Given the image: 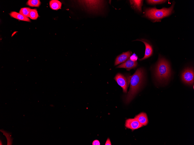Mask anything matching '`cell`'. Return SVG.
Returning a JSON list of instances; mask_svg holds the SVG:
<instances>
[{"instance_id":"6da1fadb","label":"cell","mask_w":194,"mask_h":145,"mask_svg":"<svg viewBox=\"0 0 194 145\" xmlns=\"http://www.w3.org/2000/svg\"><path fill=\"white\" fill-rule=\"evenodd\" d=\"M144 78V71L141 68L137 69L130 77V88L125 100L126 104L130 103L139 92L143 84Z\"/></svg>"},{"instance_id":"7a4b0ae2","label":"cell","mask_w":194,"mask_h":145,"mask_svg":"<svg viewBox=\"0 0 194 145\" xmlns=\"http://www.w3.org/2000/svg\"><path fill=\"white\" fill-rule=\"evenodd\" d=\"M155 71L156 77L159 81L166 80L171 76V71L169 64L167 61L162 58L159 59Z\"/></svg>"},{"instance_id":"3957f363","label":"cell","mask_w":194,"mask_h":145,"mask_svg":"<svg viewBox=\"0 0 194 145\" xmlns=\"http://www.w3.org/2000/svg\"><path fill=\"white\" fill-rule=\"evenodd\" d=\"M174 3L168 8H163L158 9L155 8L147 9L145 11V16L149 18L158 20L170 15L172 13Z\"/></svg>"},{"instance_id":"277c9868","label":"cell","mask_w":194,"mask_h":145,"mask_svg":"<svg viewBox=\"0 0 194 145\" xmlns=\"http://www.w3.org/2000/svg\"><path fill=\"white\" fill-rule=\"evenodd\" d=\"M114 79L117 84L122 88L123 92L127 93L130 78L126 77L121 74L118 73L116 75Z\"/></svg>"},{"instance_id":"5b68a950","label":"cell","mask_w":194,"mask_h":145,"mask_svg":"<svg viewBox=\"0 0 194 145\" xmlns=\"http://www.w3.org/2000/svg\"><path fill=\"white\" fill-rule=\"evenodd\" d=\"M182 79L185 83L189 85L193 84L194 82L193 69L191 68L185 69L182 74Z\"/></svg>"},{"instance_id":"8992f818","label":"cell","mask_w":194,"mask_h":145,"mask_svg":"<svg viewBox=\"0 0 194 145\" xmlns=\"http://www.w3.org/2000/svg\"><path fill=\"white\" fill-rule=\"evenodd\" d=\"M125 126L132 131L138 129L143 126L135 119H128L125 121Z\"/></svg>"},{"instance_id":"52a82bcc","label":"cell","mask_w":194,"mask_h":145,"mask_svg":"<svg viewBox=\"0 0 194 145\" xmlns=\"http://www.w3.org/2000/svg\"><path fill=\"white\" fill-rule=\"evenodd\" d=\"M136 41H139L142 42L145 44V51L144 56L143 57L139 59L141 60H144L149 57L152 54L153 49L152 47L150 44L147 41L143 39H137Z\"/></svg>"},{"instance_id":"ba28073f","label":"cell","mask_w":194,"mask_h":145,"mask_svg":"<svg viewBox=\"0 0 194 145\" xmlns=\"http://www.w3.org/2000/svg\"><path fill=\"white\" fill-rule=\"evenodd\" d=\"M87 6L91 10H97L101 6L103 1L100 0H85L83 1Z\"/></svg>"},{"instance_id":"9c48e42d","label":"cell","mask_w":194,"mask_h":145,"mask_svg":"<svg viewBox=\"0 0 194 145\" xmlns=\"http://www.w3.org/2000/svg\"><path fill=\"white\" fill-rule=\"evenodd\" d=\"M137 64V61H133L129 58L125 62L119 65L116 68H125L127 70L130 71L136 67Z\"/></svg>"},{"instance_id":"30bf717a","label":"cell","mask_w":194,"mask_h":145,"mask_svg":"<svg viewBox=\"0 0 194 145\" xmlns=\"http://www.w3.org/2000/svg\"><path fill=\"white\" fill-rule=\"evenodd\" d=\"M131 52L130 51L123 52L118 56L115 59L114 66L123 63L128 59L131 56Z\"/></svg>"},{"instance_id":"8fae6325","label":"cell","mask_w":194,"mask_h":145,"mask_svg":"<svg viewBox=\"0 0 194 145\" xmlns=\"http://www.w3.org/2000/svg\"><path fill=\"white\" fill-rule=\"evenodd\" d=\"M134 119L137 120L143 126H146L148 124V121L146 114L142 112L136 115Z\"/></svg>"},{"instance_id":"7c38bea8","label":"cell","mask_w":194,"mask_h":145,"mask_svg":"<svg viewBox=\"0 0 194 145\" xmlns=\"http://www.w3.org/2000/svg\"><path fill=\"white\" fill-rule=\"evenodd\" d=\"M10 15L12 17L20 20L28 22L30 21V20L28 18L24 16L19 13L12 12L10 13Z\"/></svg>"},{"instance_id":"4fadbf2b","label":"cell","mask_w":194,"mask_h":145,"mask_svg":"<svg viewBox=\"0 0 194 145\" xmlns=\"http://www.w3.org/2000/svg\"><path fill=\"white\" fill-rule=\"evenodd\" d=\"M49 5L51 9L56 10L61 8L62 3L58 0H52L50 1Z\"/></svg>"},{"instance_id":"5bb4252c","label":"cell","mask_w":194,"mask_h":145,"mask_svg":"<svg viewBox=\"0 0 194 145\" xmlns=\"http://www.w3.org/2000/svg\"><path fill=\"white\" fill-rule=\"evenodd\" d=\"M142 1V0H130V2L131 5H132L135 9L139 12H141Z\"/></svg>"},{"instance_id":"9a60e30c","label":"cell","mask_w":194,"mask_h":145,"mask_svg":"<svg viewBox=\"0 0 194 145\" xmlns=\"http://www.w3.org/2000/svg\"><path fill=\"white\" fill-rule=\"evenodd\" d=\"M0 131L6 136L7 141V145H12L13 138L11 137V133H7L3 129H1Z\"/></svg>"},{"instance_id":"2e32d148","label":"cell","mask_w":194,"mask_h":145,"mask_svg":"<svg viewBox=\"0 0 194 145\" xmlns=\"http://www.w3.org/2000/svg\"><path fill=\"white\" fill-rule=\"evenodd\" d=\"M31 9L28 8H21L19 13L24 16L27 18L29 17V14Z\"/></svg>"},{"instance_id":"e0dca14e","label":"cell","mask_w":194,"mask_h":145,"mask_svg":"<svg viewBox=\"0 0 194 145\" xmlns=\"http://www.w3.org/2000/svg\"><path fill=\"white\" fill-rule=\"evenodd\" d=\"M41 2L39 0H29L27 4L30 6L38 7L41 4Z\"/></svg>"},{"instance_id":"ac0fdd59","label":"cell","mask_w":194,"mask_h":145,"mask_svg":"<svg viewBox=\"0 0 194 145\" xmlns=\"http://www.w3.org/2000/svg\"><path fill=\"white\" fill-rule=\"evenodd\" d=\"M39 17L37 10L35 9H31L29 14V17L33 20L36 19Z\"/></svg>"},{"instance_id":"d6986e66","label":"cell","mask_w":194,"mask_h":145,"mask_svg":"<svg viewBox=\"0 0 194 145\" xmlns=\"http://www.w3.org/2000/svg\"><path fill=\"white\" fill-rule=\"evenodd\" d=\"M146 1L149 4H156L164 3L166 1L163 0H148Z\"/></svg>"},{"instance_id":"ffe728a7","label":"cell","mask_w":194,"mask_h":145,"mask_svg":"<svg viewBox=\"0 0 194 145\" xmlns=\"http://www.w3.org/2000/svg\"><path fill=\"white\" fill-rule=\"evenodd\" d=\"M129 58L133 61H137L138 58L137 56L135 53H134L130 56Z\"/></svg>"},{"instance_id":"44dd1931","label":"cell","mask_w":194,"mask_h":145,"mask_svg":"<svg viewBox=\"0 0 194 145\" xmlns=\"http://www.w3.org/2000/svg\"><path fill=\"white\" fill-rule=\"evenodd\" d=\"M92 145H100V143L99 141L98 140H94L92 142Z\"/></svg>"},{"instance_id":"7402d4cb","label":"cell","mask_w":194,"mask_h":145,"mask_svg":"<svg viewBox=\"0 0 194 145\" xmlns=\"http://www.w3.org/2000/svg\"><path fill=\"white\" fill-rule=\"evenodd\" d=\"M105 145H111V143L110 141V139L109 138H108L107 139L105 144Z\"/></svg>"}]
</instances>
